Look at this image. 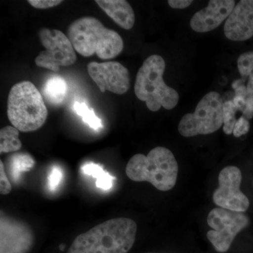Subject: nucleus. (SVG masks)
Instances as JSON below:
<instances>
[{"mask_svg":"<svg viewBox=\"0 0 253 253\" xmlns=\"http://www.w3.org/2000/svg\"><path fill=\"white\" fill-rule=\"evenodd\" d=\"M136 231L132 219L114 218L80 234L67 253H127L134 244Z\"/></svg>","mask_w":253,"mask_h":253,"instance_id":"obj_1","label":"nucleus"},{"mask_svg":"<svg viewBox=\"0 0 253 253\" xmlns=\"http://www.w3.org/2000/svg\"><path fill=\"white\" fill-rule=\"evenodd\" d=\"M87 72L102 93L109 91L121 95L129 90L130 86L129 71L117 61L89 63Z\"/></svg>","mask_w":253,"mask_h":253,"instance_id":"obj_10","label":"nucleus"},{"mask_svg":"<svg viewBox=\"0 0 253 253\" xmlns=\"http://www.w3.org/2000/svg\"><path fill=\"white\" fill-rule=\"evenodd\" d=\"M166 62L162 56L154 54L145 60L136 74L134 92L136 97L146 102L153 112L161 107L172 110L179 102V94L168 86L163 80Z\"/></svg>","mask_w":253,"mask_h":253,"instance_id":"obj_4","label":"nucleus"},{"mask_svg":"<svg viewBox=\"0 0 253 253\" xmlns=\"http://www.w3.org/2000/svg\"><path fill=\"white\" fill-rule=\"evenodd\" d=\"M63 1L61 0H29L28 3L33 7L38 9H45L54 7L61 4Z\"/></svg>","mask_w":253,"mask_h":253,"instance_id":"obj_25","label":"nucleus"},{"mask_svg":"<svg viewBox=\"0 0 253 253\" xmlns=\"http://www.w3.org/2000/svg\"><path fill=\"white\" fill-rule=\"evenodd\" d=\"M207 238L217 252L226 253L230 249L236 235L249 224L244 213L234 212L221 208L212 209L207 217Z\"/></svg>","mask_w":253,"mask_h":253,"instance_id":"obj_7","label":"nucleus"},{"mask_svg":"<svg viewBox=\"0 0 253 253\" xmlns=\"http://www.w3.org/2000/svg\"><path fill=\"white\" fill-rule=\"evenodd\" d=\"M62 178L63 172L61 168L58 167V166L53 167L51 172H49V175H48V189L51 191H55L59 186Z\"/></svg>","mask_w":253,"mask_h":253,"instance_id":"obj_22","label":"nucleus"},{"mask_svg":"<svg viewBox=\"0 0 253 253\" xmlns=\"http://www.w3.org/2000/svg\"><path fill=\"white\" fill-rule=\"evenodd\" d=\"M81 169L84 174L96 178V185L99 189L109 190L112 187L115 178L105 171L104 168L99 165L92 163H86L81 168Z\"/></svg>","mask_w":253,"mask_h":253,"instance_id":"obj_17","label":"nucleus"},{"mask_svg":"<svg viewBox=\"0 0 253 253\" xmlns=\"http://www.w3.org/2000/svg\"><path fill=\"white\" fill-rule=\"evenodd\" d=\"M11 191V185L5 172L4 166L2 161L0 162V194H9Z\"/></svg>","mask_w":253,"mask_h":253,"instance_id":"obj_24","label":"nucleus"},{"mask_svg":"<svg viewBox=\"0 0 253 253\" xmlns=\"http://www.w3.org/2000/svg\"><path fill=\"white\" fill-rule=\"evenodd\" d=\"M39 38L45 50L41 51L35 60L37 66L57 72L61 66H71L76 62V50L63 32L42 28Z\"/></svg>","mask_w":253,"mask_h":253,"instance_id":"obj_8","label":"nucleus"},{"mask_svg":"<svg viewBox=\"0 0 253 253\" xmlns=\"http://www.w3.org/2000/svg\"><path fill=\"white\" fill-rule=\"evenodd\" d=\"M177 162L167 148H154L147 155L136 154L128 161L126 174L134 181H148L161 191H168L177 180Z\"/></svg>","mask_w":253,"mask_h":253,"instance_id":"obj_3","label":"nucleus"},{"mask_svg":"<svg viewBox=\"0 0 253 253\" xmlns=\"http://www.w3.org/2000/svg\"></svg>","mask_w":253,"mask_h":253,"instance_id":"obj_27","label":"nucleus"},{"mask_svg":"<svg viewBox=\"0 0 253 253\" xmlns=\"http://www.w3.org/2000/svg\"><path fill=\"white\" fill-rule=\"evenodd\" d=\"M224 34L232 41H246L253 36V0H241L226 19Z\"/></svg>","mask_w":253,"mask_h":253,"instance_id":"obj_13","label":"nucleus"},{"mask_svg":"<svg viewBox=\"0 0 253 253\" xmlns=\"http://www.w3.org/2000/svg\"><path fill=\"white\" fill-rule=\"evenodd\" d=\"M223 102L220 94L211 91L199 101L193 113L181 118L178 126L179 134L184 137L212 134L224 124Z\"/></svg>","mask_w":253,"mask_h":253,"instance_id":"obj_6","label":"nucleus"},{"mask_svg":"<svg viewBox=\"0 0 253 253\" xmlns=\"http://www.w3.org/2000/svg\"><path fill=\"white\" fill-rule=\"evenodd\" d=\"M235 6L234 0H211L206 7L193 16L190 26L197 33L213 31L227 19Z\"/></svg>","mask_w":253,"mask_h":253,"instance_id":"obj_12","label":"nucleus"},{"mask_svg":"<svg viewBox=\"0 0 253 253\" xmlns=\"http://www.w3.org/2000/svg\"><path fill=\"white\" fill-rule=\"evenodd\" d=\"M33 244V234L26 224L1 213L0 253H27Z\"/></svg>","mask_w":253,"mask_h":253,"instance_id":"obj_11","label":"nucleus"},{"mask_svg":"<svg viewBox=\"0 0 253 253\" xmlns=\"http://www.w3.org/2000/svg\"><path fill=\"white\" fill-rule=\"evenodd\" d=\"M242 174L236 166L223 168L218 176L219 186L213 193L212 200L219 208L244 212L249 209V199L241 191Z\"/></svg>","mask_w":253,"mask_h":253,"instance_id":"obj_9","label":"nucleus"},{"mask_svg":"<svg viewBox=\"0 0 253 253\" xmlns=\"http://www.w3.org/2000/svg\"><path fill=\"white\" fill-rule=\"evenodd\" d=\"M19 130L14 126H6L0 131V153L14 152L21 149L22 143L20 140Z\"/></svg>","mask_w":253,"mask_h":253,"instance_id":"obj_16","label":"nucleus"},{"mask_svg":"<svg viewBox=\"0 0 253 253\" xmlns=\"http://www.w3.org/2000/svg\"><path fill=\"white\" fill-rule=\"evenodd\" d=\"M239 110L236 107L233 101H227L223 104V113H224V124L223 130L228 135L233 134L234 126L237 120L236 113Z\"/></svg>","mask_w":253,"mask_h":253,"instance_id":"obj_20","label":"nucleus"},{"mask_svg":"<svg viewBox=\"0 0 253 253\" xmlns=\"http://www.w3.org/2000/svg\"><path fill=\"white\" fill-rule=\"evenodd\" d=\"M7 116L23 132L38 130L45 123L48 111L42 95L30 81L16 83L8 96Z\"/></svg>","mask_w":253,"mask_h":253,"instance_id":"obj_5","label":"nucleus"},{"mask_svg":"<svg viewBox=\"0 0 253 253\" xmlns=\"http://www.w3.org/2000/svg\"><path fill=\"white\" fill-rule=\"evenodd\" d=\"M103 11L120 27L130 30L135 23V15L129 2L125 0H96Z\"/></svg>","mask_w":253,"mask_h":253,"instance_id":"obj_14","label":"nucleus"},{"mask_svg":"<svg viewBox=\"0 0 253 253\" xmlns=\"http://www.w3.org/2000/svg\"><path fill=\"white\" fill-rule=\"evenodd\" d=\"M35 165L31 156L25 154L12 155L10 158L9 171L14 181H18L21 174L31 170Z\"/></svg>","mask_w":253,"mask_h":253,"instance_id":"obj_18","label":"nucleus"},{"mask_svg":"<svg viewBox=\"0 0 253 253\" xmlns=\"http://www.w3.org/2000/svg\"><path fill=\"white\" fill-rule=\"evenodd\" d=\"M191 0H169L168 1V4L172 9H186L188 6L192 4Z\"/></svg>","mask_w":253,"mask_h":253,"instance_id":"obj_26","label":"nucleus"},{"mask_svg":"<svg viewBox=\"0 0 253 253\" xmlns=\"http://www.w3.org/2000/svg\"><path fill=\"white\" fill-rule=\"evenodd\" d=\"M74 109L78 116H81L83 121L95 130H99L103 127L101 120L95 115L92 109H89L84 103L76 101Z\"/></svg>","mask_w":253,"mask_h":253,"instance_id":"obj_19","label":"nucleus"},{"mask_svg":"<svg viewBox=\"0 0 253 253\" xmlns=\"http://www.w3.org/2000/svg\"><path fill=\"white\" fill-rule=\"evenodd\" d=\"M67 89V84L63 78L53 76L44 84L43 95L50 104L59 106L66 99Z\"/></svg>","mask_w":253,"mask_h":253,"instance_id":"obj_15","label":"nucleus"},{"mask_svg":"<svg viewBox=\"0 0 253 253\" xmlns=\"http://www.w3.org/2000/svg\"><path fill=\"white\" fill-rule=\"evenodd\" d=\"M238 69L244 78H249L253 83V51L244 53L238 59Z\"/></svg>","mask_w":253,"mask_h":253,"instance_id":"obj_21","label":"nucleus"},{"mask_svg":"<svg viewBox=\"0 0 253 253\" xmlns=\"http://www.w3.org/2000/svg\"><path fill=\"white\" fill-rule=\"evenodd\" d=\"M67 33L76 51L84 57L96 54L101 59H111L121 54L124 47L117 32L105 27L99 20L91 16L73 21Z\"/></svg>","mask_w":253,"mask_h":253,"instance_id":"obj_2","label":"nucleus"},{"mask_svg":"<svg viewBox=\"0 0 253 253\" xmlns=\"http://www.w3.org/2000/svg\"><path fill=\"white\" fill-rule=\"evenodd\" d=\"M250 127H251V125L249 121L244 116H241L236 121L233 134L236 137H241V136L249 132Z\"/></svg>","mask_w":253,"mask_h":253,"instance_id":"obj_23","label":"nucleus"}]
</instances>
